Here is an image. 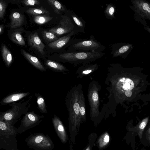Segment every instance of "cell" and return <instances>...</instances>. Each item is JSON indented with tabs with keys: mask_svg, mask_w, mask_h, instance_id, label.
<instances>
[{
	"mask_svg": "<svg viewBox=\"0 0 150 150\" xmlns=\"http://www.w3.org/2000/svg\"><path fill=\"white\" fill-rule=\"evenodd\" d=\"M82 85L79 84L72 87L67 94L66 102L68 111L69 121L74 129L79 128L81 123L80 115L79 92Z\"/></svg>",
	"mask_w": 150,
	"mask_h": 150,
	"instance_id": "6da1fadb",
	"label": "cell"
},
{
	"mask_svg": "<svg viewBox=\"0 0 150 150\" xmlns=\"http://www.w3.org/2000/svg\"><path fill=\"white\" fill-rule=\"evenodd\" d=\"M105 54L103 52L68 50L59 54V57L63 62L72 64L75 67L81 64H90L103 57Z\"/></svg>",
	"mask_w": 150,
	"mask_h": 150,
	"instance_id": "7a4b0ae2",
	"label": "cell"
},
{
	"mask_svg": "<svg viewBox=\"0 0 150 150\" xmlns=\"http://www.w3.org/2000/svg\"><path fill=\"white\" fill-rule=\"evenodd\" d=\"M17 128L5 122L0 121V148L5 150L18 149Z\"/></svg>",
	"mask_w": 150,
	"mask_h": 150,
	"instance_id": "3957f363",
	"label": "cell"
},
{
	"mask_svg": "<svg viewBox=\"0 0 150 150\" xmlns=\"http://www.w3.org/2000/svg\"><path fill=\"white\" fill-rule=\"evenodd\" d=\"M31 100L30 98L27 101L14 102L9 104L11 107V108L4 112H0V121L14 125L22 115L28 112L31 105Z\"/></svg>",
	"mask_w": 150,
	"mask_h": 150,
	"instance_id": "277c9868",
	"label": "cell"
},
{
	"mask_svg": "<svg viewBox=\"0 0 150 150\" xmlns=\"http://www.w3.org/2000/svg\"><path fill=\"white\" fill-rule=\"evenodd\" d=\"M69 48L72 51L102 52L106 47L93 35H90L88 39L73 38Z\"/></svg>",
	"mask_w": 150,
	"mask_h": 150,
	"instance_id": "5b68a950",
	"label": "cell"
},
{
	"mask_svg": "<svg viewBox=\"0 0 150 150\" xmlns=\"http://www.w3.org/2000/svg\"><path fill=\"white\" fill-rule=\"evenodd\" d=\"M25 143L33 150H53L54 143L47 134L41 133L30 134L25 140Z\"/></svg>",
	"mask_w": 150,
	"mask_h": 150,
	"instance_id": "8992f818",
	"label": "cell"
},
{
	"mask_svg": "<svg viewBox=\"0 0 150 150\" xmlns=\"http://www.w3.org/2000/svg\"><path fill=\"white\" fill-rule=\"evenodd\" d=\"M101 88L100 85L96 81H92L89 85L87 96L90 106V116L92 119L97 117L100 115L98 93Z\"/></svg>",
	"mask_w": 150,
	"mask_h": 150,
	"instance_id": "52a82bcc",
	"label": "cell"
},
{
	"mask_svg": "<svg viewBox=\"0 0 150 150\" xmlns=\"http://www.w3.org/2000/svg\"><path fill=\"white\" fill-rule=\"evenodd\" d=\"M44 117V115H39L33 111L28 112L24 115L20 125L17 128L18 134L38 125Z\"/></svg>",
	"mask_w": 150,
	"mask_h": 150,
	"instance_id": "ba28073f",
	"label": "cell"
},
{
	"mask_svg": "<svg viewBox=\"0 0 150 150\" xmlns=\"http://www.w3.org/2000/svg\"><path fill=\"white\" fill-rule=\"evenodd\" d=\"M74 30L78 32L70 18L65 13L61 16L58 24L50 29L49 32L60 35L68 34Z\"/></svg>",
	"mask_w": 150,
	"mask_h": 150,
	"instance_id": "9c48e42d",
	"label": "cell"
},
{
	"mask_svg": "<svg viewBox=\"0 0 150 150\" xmlns=\"http://www.w3.org/2000/svg\"><path fill=\"white\" fill-rule=\"evenodd\" d=\"M130 6L135 13L142 18L150 21V4L144 0H131Z\"/></svg>",
	"mask_w": 150,
	"mask_h": 150,
	"instance_id": "30bf717a",
	"label": "cell"
},
{
	"mask_svg": "<svg viewBox=\"0 0 150 150\" xmlns=\"http://www.w3.org/2000/svg\"><path fill=\"white\" fill-rule=\"evenodd\" d=\"M109 46L111 50L110 54L112 55V58H125L133 48L132 44L125 42L112 44Z\"/></svg>",
	"mask_w": 150,
	"mask_h": 150,
	"instance_id": "8fae6325",
	"label": "cell"
},
{
	"mask_svg": "<svg viewBox=\"0 0 150 150\" xmlns=\"http://www.w3.org/2000/svg\"><path fill=\"white\" fill-rule=\"evenodd\" d=\"M78 33L77 31L74 30L57 40L50 42L48 44V46L52 49L57 50H59L67 46H69L73 39L72 37Z\"/></svg>",
	"mask_w": 150,
	"mask_h": 150,
	"instance_id": "7c38bea8",
	"label": "cell"
},
{
	"mask_svg": "<svg viewBox=\"0 0 150 150\" xmlns=\"http://www.w3.org/2000/svg\"><path fill=\"white\" fill-rule=\"evenodd\" d=\"M52 121L55 131L61 141L65 143L67 141V136L64 125L59 118L54 115Z\"/></svg>",
	"mask_w": 150,
	"mask_h": 150,
	"instance_id": "4fadbf2b",
	"label": "cell"
},
{
	"mask_svg": "<svg viewBox=\"0 0 150 150\" xmlns=\"http://www.w3.org/2000/svg\"><path fill=\"white\" fill-rule=\"evenodd\" d=\"M65 13L67 14L70 18L76 30L79 33H85L84 29L86 26V22L81 17L79 16L73 11L67 10Z\"/></svg>",
	"mask_w": 150,
	"mask_h": 150,
	"instance_id": "5bb4252c",
	"label": "cell"
},
{
	"mask_svg": "<svg viewBox=\"0 0 150 150\" xmlns=\"http://www.w3.org/2000/svg\"><path fill=\"white\" fill-rule=\"evenodd\" d=\"M29 44L41 54H44L45 45L39 38L37 32L29 35L28 37Z\"/></svg>",
	"mask_w": 150,
	"mask_h": 150,
	"instance_id": "9a60e30c",
	"label": "cell"
},
{
	"mask_svg": "<svg viewBox=\"0 0 150 150\" xmlns=\"http://www.w3.org/2000/svg\"><path fill=\"white\" fill-rule=\"evenodd\" d=\"M98 68V65L97 63L82 64L78 68L75 74L77 77L82 78L83 76L95 71Z\"/></svg>",
	"mask_w": 150,
	"mask_h": 150,
	"instance_id": "2e32d148",
	"label": "cell"
},
{
	"mask_svg": "<svg viewBox=\"0 0 150 150\" xmlns=\"http://www.w3.org/2000/svg\"><path fill=\"white\" fill-rule=\"evenodd\" d=\"M30 94L29 92L12 94L3 98L0 102V105H5L15 102L27 96Z\"/></svg>",
	"mask_w": 150,
	"mask_h": 150,
	"instance_id": "e0dca14e",
	"label": "cell"
},
{
	"mask_svg": "<svg viewBox=\"0 0 150 150\" xmlns=\"http://www.w3.org/2000/svg\"><path fill=\"white\" fill-rule=\"evenodd\" d=\"M21 52L25 58L35 67L42 71H46L45 68L38 58L27 52L24 50H22Z\"/></svg>",
	"mask_w": 150,
	"mask_h": 150,
	"instance_id": "ac0fdd59",
	"label": "cell"
},
{
	"mask_svg": "<svg viewBox=\"0 0 150 150\" xmlns=\"http://www.w3.org/2000/svg\"><path fill=\"white\" fill-rule=\"evenodd\" d=\"M149 119V117H147L142 119L136 126L129 128V130L137 133L140 139H141L144 131L148 122Z\"/></svg>",
	"mask_w": 150,
	"mask_h": 150,
	"instance_id": "d6986e66",
	"label": "cell"
},
{
	"mask_svg": "<svg viewBox=\"0 0 150 150\" xmlns=\"http://www.w3.org/2000/svg\"><path fill=\"white\" fill-rule=\"evenodd\" d=\"M11 27L12 28H15L21 26L24 21L23 16L19 13L15 12L11 15Z\"/></svg>",
	"mask_w": 150,
	"mask_h": 150,
	"instance_id": "ffe728a7",
	"label": "cell"
},
{
	"mask_svg": "<svg viewBox=\"0 0 150 150\" xmlns=\"http://www.w3.org/2000/svg\"><path fill=\"white\" fill-rule=\"evenodd\" d=\"M83 87L81 86L79 92V101L80 104V115L81 122L85 121L86 119V112L85 101L83 90Z\"/></svg>",
	"mask_w": 150,
	"mask_h": 150,
	"instance_id": "44dd1931",
	"label": "cell"
},
{
	"mask_svg": "<svg viewBox=\"0 0 150 150\" xmlns=\"http://www.w3.org/2000/svg\"><path fill=\"white\" fill-rule=\"evenodd\" d=\"M1 48V52L3 60L6 67H9L12 62V54L4 44L2 45Z\"/></svg>",
	"mask_w": 150,
	"mask_h": 150,
	"instance_id": "7402d4cb",
	"label": "cell"
},
{
	"mask_svg": "<svg viewBox=\"0 0 150 150\" xmlns=\"http://www.w3.org/2000/svg\"><path fill=\"white\" fill-rule=\"evenodd\" d=\"M45 64L49 68L57 71L64 72L69 71V70L62 64L52 60H47Z\"/></svg>",
	"mask_w": 150,
	"mask_h": 150,
	"instance_id": "603a6c76",
	"label": "cell"
},
{
	"mask_svg": "<svg viewBox=\"0 0 150 150\" xmlns=\"http://www.w3.org/2000/svg\"><path fill=\"white\" fill-rule=\"evenodd\" d=\"M106 8L104 11L105 18L108 19H115V13L116 11V6L112 3L106 4Z\"/></svg>",
	"mask_w": 150,
	"mask_h": 150,
	"instance_id": "cb8c5ba5",
	"label": "cell"
},
{
	"mask_svg": "<svg viewBox=\"0 0 150 150\" xmlns=\"http://www.w3.org/2000/svg\"><path fill=\"white\" fill-rule=\"evenodd\" d=\"M47 1L53 7L54 12L57 14H60L63 12L65 13L68 10L57 0H48Z\"/></svg>",
	"mask_w": 150,
	"mask_h": 150,
	"instance_id": "d4e9b609",
	"label": "cell"
},
{
	"mask_svg": "<svg viewBox=\"0 0 150 150\" xmlns=\"http://www.w3.org/2000/svg\"><path fill=\"white\" fill-rule=\"evenodd\" d=\"M35 95L36 97L37 102L40 112L44 114L47 113L46 104L43 97L39 93H36Z\"/></svg>",
	"mask_w": 150,
	"mask_h": 150,
	"instance_id": "484cf974",
	"label": "cell"
},
{
	"mask_svg": "<svg viewBox=\"0 0 150 150\" xmlns=\"http://www.w3.org/2000/svg\"><path fill=\"white\" fill-rule=\"evenodd\" d=\"M11 39L13 42L19 45L24 46L25 45L24 39L20 32H13L11 35Z\"/></svg>",
	"mask_w": 150,
	"mask_h": 150,
	"instance_id": "4316f807",
	"label": "cell"
},
{
	"mask_svg": "<svg viewBox=\"0 0 150 150\" xmlns=\"http://www.w3.org/2000/svg\"><path fill=\"white\" fill-rule=\"evenodd\" d=\"M110 136L107 132H105L100 137L98 140L99 147L102 148L106 146L109 142Z\"/></svg>",
	"mask_w": 150,
	"mask_h": 150,
	"instance_id": "83f0119b",
	"label": "cell"
},
{
	"mask_svg": "<svg viewBox=\"0 0 150 150\" xmlns=\"http://www.w3.org/2000/svg\"><path fill=\"white\" fill-rule=\"evenodd\" d=\"M52 17L46 16H34L33 20L37 24L41 25L45 24L50 21Z\"/></svg>",
	"mask_w": 150,
	"mask_h": 150,
	"instance_id": "f1b7e54d",
	"label": "cell"
},
{
	"mask_svg": "<svg viewBox=\"0 0 150 150\" xmlns=\"http://www.w3.org/2000/svg\"><path fill=\"white\" fill-rule=\"evenodd\" d=\"M26 12L28 13L36 16L49 13L44 8H29L27 10Z\"/></svg>",
	"mask_w": 150,
	"mask_h": 150,
	"instance_id": "f546056e",
	"label": "cell"
},
{
	"mask_svg": "<svg viewBox=\"0 0 150 150\" xmlns=\"http://www.w3.org/2000/svg\"><path fill=\"white\" fill-rule=\"evenodd\" d=\"M43 36L45 40L49 41H55L58 39L55 35L46 30L43 31Z\"/></svg>",
	"mask_w": 150,
	"mask_h": 150,
	"instance_id": "4dcf8cb0",
	"label": "cell"
},
{
	"mask_svg": "<svg viewBox=\"0 0 150 150\" xmlns=\"http://www.w3.org/2000/svg\"><path fill=\"white\" fill-rule=\"evenodd\" d=\"M6 4L5 1L2 0L0 1V18L1 19L2 18L4 14L6 8Z\"/></svg>",
	"mask_w": 150,
	"mask_h": 150,
	"instance_id": "1f68e13d",
	"label": "cell"
},
{
	"mask_svg": "<svg viewBox=\"0 0 150 150\" xmlns=\"http://www.w3.org/2000/svg\"><path fill=\"white\" fill-rule=\"evenodd\" d=\"M22 2L26 6H34L39 4V1L37 0H24Z\"/></svg>",
	"mask_w": 150,
	"mask_h": 150,
	"instance_id": "d6a6232c",
	"label": "cell"
},
{
	"mask_svg": "<svg viewBox=\"0 0 150 150\" xmlns=\"http://www.w3.org/2000/svg\"><path fill=\"white\" fill-rule=\"evenodd\" d=\"M146 135L147 139L150 142V126L146 131Z\"/></svg>",
	"mask_w": 150,
	"mask_h": 150,
	"instance_id": "836d02e7",
	"label": "cell"
},
{
	"mask_svg": "<svg viewBox=\"0 0 150 150\" xmlns=\"http://www.w3.org/2000/svg\"><path fill=\"white\" fill-rule=\"evenodd\" d=\"M144 28L150 33V28L148 26H145Z\"/></svg>",
	"mask_w": 150,
	"mask_h": 150,
	"instance_id": "e575fe53",
	"label": "cell"
},
{
	"mask_svg": "<svg viewBox=\"0 0 150 150\" xmlns=\"http://www.w3.org/2000/svg\"><path fill=\"white\" fill-rule=\"evenodd\" d=\"M3 26L2 25H0V34H1L3 31Z\"/></svg>",
	"mask_w": 150,
	"mask_h": 150,
	"instance_id": "d590c367",
	"label": "cell"
},
{
	"mask_svg": "<svg viewBox=\"0 0 150 150\" xmlns=\"http://www.w3.org/2000/svg\"><path fill=\"white\" fill-rule=\"evenodd\" d=\"M85 150H91V147L89 146H88L85 149Z\"/></svg>",
	"mask_w": 150,
	"mask_h": 150,
	"instance_id": "8d00e7d4",
	"label": "cell"
}]
</instances>
